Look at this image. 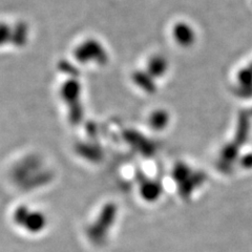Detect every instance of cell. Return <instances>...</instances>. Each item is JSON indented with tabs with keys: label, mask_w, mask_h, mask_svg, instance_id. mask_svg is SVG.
Instances as JSON below:
<instances>
[]
</instances>
